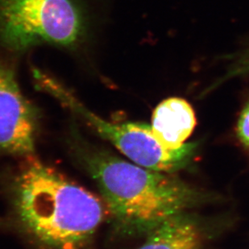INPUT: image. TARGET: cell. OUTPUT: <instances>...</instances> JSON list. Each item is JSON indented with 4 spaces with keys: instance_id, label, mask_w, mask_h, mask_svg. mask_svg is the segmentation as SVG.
Instances as JSON below:
<instances>
[{
    "instance_id": "1",
    "label": "cell",
    "mask_w": 249,
    "mask_h": 249,
    "mask_svg": "<svg viewBox=\"0 0 249 249\" xmlns=\"http://www.w3.org/2000/svg\"><path fill=\"white\" fill-rule=\"evenodd\" d=\"M73 141V153L96 182L119 236L147 235L167 219L212 198L170 174L128 162L83 140Z\"/></svg>"
},
{
    "instance_id": "2",
    "label": "cell",
    "mask_w": 249,
    "mask_h": 249,
    "mask_svg": "<svg viewBox=\"0 0 249 249\" xmlns=\"http://www.w3.org/2000/svg\"><path fill=\"white\" fill-rule=\"evenodd\" d=\"M10 197L19 228L44 249H90L106 215L99 197L35 154L23 158Z\"/></svg>"
},
{
    "instance_id": "3",
    "label": "cell",
    "mask_w": 249,
    "mask_h": 249,
    "mask_svg": "<svg viewBox=\"0 0 249 249\" xmlns=\"http://www.w3.org/2000/svg\"><path fill=\"white\" fill-rule=\"evenodd\" d=\"M84 31L76 0H0V42L13 51L40 44L70 47Z\"/></svg>"
},
{
    "instance_id": "4",
    "label": "cell",
    "mask_w": 249,
    "mask_h": 249,
    "mask_svg": "<svg viewBox=\"0 0 249 249\" xmlns=\"http://www.w3.org/2000/svg\"><path fill=\"white\" fill-rule=\"evenodd\" d=\"M56 99L84 118L100 137L111 142L136 165L153 171L171 174L183 169L193 160L197 143H186L181 148L169 149L156 137L151 125L108 122L85 107L66 87L58 89Z\"/></svg>"
},
{
    "instance_id": "5",
    "label": "cell",
    "mask_w": 249,
    "mask_h": 249,
    "mask_svg": "<svg viewBox=\"0 0 249 249\" xmlns=\"http://www.w3.org/2000/svg\"><path fill=\"white\" fill-rule=\"evenodd\" d=\"M38 112L24 96L12 69L0 63V153L35 154Z\"/></svg>"
},
{
    "instance_id": "6",
    "label": "cell",
    "mask_w": 249,
    "mask_h": 249,
    "mask_svg": "<svg viewBox=\"0 0 249 249\" xmlns=\"http://www.w3.org/2000/svg\"><path fill=\"white\" fill-rule=\"evenodd\" d=\"M196 117L191 104L181 98H169L153 111L152 129L156 137L169 149L181 148L193 132Z\"/></svg>"
},
{
    "instance_id": "7",
    "label": "cell",
    "mask_w": 249,
    "mask_h": 249,
    "mask_svg": "<svg viewBox=\"0 0 249 249\" xmlns=\"http://www.w3.org/2000/svg\"><path fill=\"white\" fill-rule=\"evenodd\" d=\"M205 230L196 218L188 213L167 219L146 235V240L135 249H200Z\"/></svg>"
},
{
    "instance_id": "8",
    "label": "cell",
    "mask_w": 249,
    "mask_h": 249,
    "mask_svg": "<svg viewBox=\"0 0 249 249\" xmlns=\"http://www.w3.org/2000/svg\"><path fill=\"white\" fill-rule=\"evenodd\" d=\"M248 74H249V50H246L245 52L239 55V56H236L235 61L231 64L230 68L228 69L225 75L215 83V86H218L231 78L241 77Z\"/></svg>"
},
{
    "instance_id": "9",
    "label": "cell",
    "mask_w": 249,
    "mask_h": 249,
    "mask_svg": "<svg viewBox=\"0 0 249 249\" xmlns=\"http://www.w3.org/2000/svg\"><path fill=\"white\" fill-rule=\"evenodd\" d=\"M236 133L240 142L249 148V100L240 112L238 120Z\"/></svg>"
}]
</instances>
